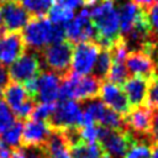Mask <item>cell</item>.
<instances>
[{"instance_id":"obj_1","label":"cell","mask_w":158,"mask_h":158,"mask_svg":"<svg viewBox=\"0 0 158 158\" xmlns=\"http://www.w3.org/2000/svg\"><path fill=\"white\" fill-rule=\"evenodd\" d=\"M91 22L96 30V43L101 48L109 49L120 35V19L118 9L115 5V0H99L93 5H86Z\"/></svg>"},{"instance_id":"obj_2","label":"cell","mask_w":158,"mask_h":158,"mask_svg":"<svg viewBox=\"0 0 158 158\" xmlns=\"http://www.w3.org/2000/svg\"><path fill=\"white\" fill-rule=\"evenodd\" d=\"M101 81L94 75H78L72 70L62 77L59 86L60 100L84 101L98 98Z\"/></svg>"},{"instance_id":"obj_3","label":"cell","mask_w":158,"mask_h":158,"mask_svg":"<svg viewBox=\"0 0 158 158\" xmlns=\"http://www.w3.org/2000/svg\"><path fill=\"white\" fill-rule=\"evenodd\" d=\"M73 44L67 40L59 43L48 44L38 52L41 65L43 64L47 70L58 74L60 78L70 72Z\"/></svg>"},{"instance_id":"obj_4","label":"cell","mask_w":158,"mask_h":158,"mask_svg":"<svg viewBox=\"0 0 158 158\" xmlns=\"http://www.w3.org/2000/svg\"><path fill=\"white\" fill-rule=\"evenodd\" d=\"M52 27L53 23L46 17H31L20 31L26 48L38 53L51 44Z\"/></svg>"},{"instance_id":"obj_5","label":"cell","mask_w":158,"mask_h":158,"mask_svg":"<svg viewBox=\"0 0 158 158\" xmlns=\"http://www.w3.org/2000/svg\"><path fill=\"white\" fill-rule=\"evenodd\" d=\"M83 109L75 100H60L56 104L52 116L48 118V125L52 130H65L81 126Z\"/></svg>"},{"instance_id":"obj_6","label":"cell","mask_w":158,"mask_h":158,"mask_svg":"<svg viewBox=\"0 0 158 158\" xmlns=\"http://www.w3.org/2000/svg\"><path fill=\"white\" fill-rule=\"evenodd\" d=\"M133 137L128 131L111 130L98 125V143L112 158H123Z\"/></svg>"},{"instance_id":"obj_7","label":"cell","mask_w":158,"mask_h":158,"mask_svg":"<svg viewBox=\"0 0 158 158\" xmlns=\"http://www.w3.org/2000/svg\"><path fill=\"white\" fill-rule=\"evenodd\" d=\"M64 33H65V40L72 44H77L85 41L96 42L98 33L91 22L89 7L86 5L80 9L78 15L68 25L64 26Z\"/></svg>"},{"instance_id":"obj_8","label":"cell","mask_w":158,"mask_h":158,"mask_svg":"<svg viewBox=\"0 0 158 158\" xmlns=\"http://www.w3.org/2000/svg\"><path fill=\"white\" fill-rule=\"evenodd\" d=\"M100 49L101 47L94 41H85L73 46L72 72L78 75H89L93 72Z\"/></svg>"},{"instance_id":"obj_9","label":"cell","mask_w":158,"mask_h":158,"mask_svg":"<svg viewBox=\"0 0 158 158\" xmlns=\"http://www.w3.org/2000/svg\"><path fill=\"white\" fill-rule=\"evenodd\" d=\"M41 72V62L37 52L25 51L12 64H10L9 75L10 80L16 83H25L35 77H37Z\"/></svg>"},{"instance_id":"obj_10","label":"cell","mask_w":158,"mask_h":158,"mask_svg":"<svg viewBox=\"0 0 158 158\" xmlns=\"http://www.w3.org/2000/svg\"><path fill=\"white\" fill-rule=\"evenodd\" d=\"M152 114H153V110L144 104L130 110L128 114L125 115L126 130L131 133L133 138L143 139V138H139V136L149 137L151 125H152Z\"/></svg>"},{"instance_id":"obj_11","label":"cell","mask_w":158,"mask_h":158,"mask_svg":"<svg viewBox=\"0 0 158 158\" xmlns=\"http://www.w3.org/2000/svg\"><path fill=\"white\" fill-rule=\"evenodd\" d=\"M0 11L6 32H20L31 19L27 10L14 0H4L0 4Z\"/></svg>"},{"instance_id":"obj_12","label":"cell","mask_w":158,"mask_h":158,"mask_svg":"<svg viewBox=\"0 0 158 158\" xmlns=\"http://www.w3.org/2000/svg\"><path fill=\"white\" fill-rule=\"evenodd\" d=\"M99 95L101 98V101L110 107L111 110H114L115 112L125 116L128 114V111L131 110V105L125 95V93L122 91V89L114 84L110 83L107 80L101 81V86H100V91Z\"/></svg>"},{"instance_id":"obj_13","label":"cell","mask_w":158,"mask_h":158,"mask_svg":"<svg viewBox=\"0 0 158 158\" xmlns=\"http://www.w3.org/2000/svg\"><path fill=\"white\" fill-rule=\"evenodd\" d=\"M52 128L47 121L27 120L22 127L21 146L25 148L30 147H44Z\"/></svg>"},{"instance_id":"obj_14","label":"cell","mask_w":158,"mask_h":158,"mask_svg":"<svg viewBox=\"0 0 158 158\" xmlns=\"http://www.w3.org/2000/svg\"><path fill=\"white\" fill-rule=\"evenodd\" d=\"M26 46L20 32H4L0 36V64H12L23 52Z\"/></svg>"},{"instance_id":"obj_15","label":"cell","mask_w":158,"mask_h":158,"mask_svg":"<svg viewBox=\"0 0 158 158\" xmlns=\"http://www.w3.org/2000/svg\"><path fill=\"white\" fill-rule=\"evenodd\" d=\"M62 78L49 70L40 72L37 75L36 99L40 102H56L59 98V86Z\"/></svg>"},{"instance_id":"obj_16","label":"cell","mask_w":158,"mask_h":158,"mask_svg":"<svg viewBox=\"0 0 158 158\" xmlns=\"http://www.w3.org/2000/svg\"><path fill=\"white\" fill-rule=\"evenodd\" d=\"M125 65L127 72L136 77H142L149 80L156 75V64L151 56L143 51L130 52L125 60Z\"/></svg>"},{"instance_id":"obj_17","label":"cell","mask_w":158,"mask_h":158,"mask_svg":"<svg viewBox=\"0 0 158 158\" xmlns=\"http://www.w3.org/2000/svg\"><path fill=\"white\" fill-rule=\"evenodd\" d=\"M149 80L142 77H131L125 80L122 84V91L125 93L131 106L137 107L146 104L147 90H148Z\"/></svg>"},{"instance_id":"obj_18","label":"cell","mask_w":158,"mask_h":158,"mask_svg":"<svg viewBox=\"0 0 158 158\" xmlns=\"http://www.w3.org/2000/svg\"><path fill=\"white\" fill-rule=\"evenodd\" d=\"M143 10L137 6L132 0L131 1H125L120 7H118V19H120V31H121V37L127 35L132 27L136 25L138 19L141 17Z\"/></svg>"},{"instance_id":"obj_19","label":"cell","mask_w":158,"mask_h":158,"mask_svg":"<svg viewBox=\"0 0 158 158\" xmlns=\"http://www.w3.org/2000/svg\"><path fill=\"white\" fill-rule=\"evenodd\" d=\"M28 99H31V96L27 94L25 86L21 83L10 81L9 85L5 88V90L2 91V100L7 104L11 111L16 110Z\"/></svg>"},{"instance_id":"obj_20","label":"cell","mask_w":158,"mask_h":158,"mask_svg":"<svg viewBox=\"0 0 158 158\" xmlns=\"http://www.w3.org/2000/svg\"><path fill=\"white\" fill-rule=\"evenodd\" d=\"M69 153L72 158H101L105 152L102 151L101 146L95 143H84L80 142L69 148Z\"/></svg>"},{"instance_id":"obj_21","label":"cell","mask_w":158,"mask_h":158,"mask_svg":"<svg viewBox=\"0 0 158 158\" xmlns=\"http://www.w3.org/2000/svg\"><path fill=\"white\" fill-rule=\"evenodd\" d=\"M111 64H112V59H111L110 51L106 48H101L99 52V56L96 58V62L94 64V68H93L94 77L96 79H99L100 81H104L109 74Z\"/></svg>"},{"instance_id":"obj_22","label":"cell","mask_w":158,"mask_h":158,"mask_svg":"<svg viewBox=\"0 0 158 158\" xmlns=\"http://www.w3.org/2000/svg\"><path fill=\"white\" fill-rule=\"evenodd\" d=\"M22 122L20 120L15 121L11 126H9L4 132H1V141L11 148L21 147V137H22Z\"/></svg>"},{"instance_id":"obj_23","label":"cell","mask_w":158,"mask_h":158,"mask_svg":"<svg viewBox=\"0 0 158 158\" xmlns=\"http://www.w3.org/2000/svg\"><path fill=\"white\" fill-rule=\"evenodd\" d=\"M152 144L153 143L151 141L133 138V141L131 142L130 147L127 148L123 158H149Z\"/></svg>"},{"instance_id":"obj_24","label":"cell","mask_w":158,"mask_h":158,"mask_svg":"<svg viewBox=\"0 0 158 158\" xmlns=\"http://www.w3.org/2000/svg\"><path fill=\"white\" fill-rule=\"evenodd\" d=\"M74 19V11L60 5H54L48 11V20L54 25L65 26Z\"/></svg>"},{"instance_id":"obj_25","label":"cell","mask_w":158,"mask_h":158,"mask_svg":"<svg viewBox=\"0 0 158 158\" xmlns=\"http://www.w3.org/2000/svg\"><path fill=\"white\" fill-rule=\"evenodd\" d=\"M52 6L53 0H30L25 9L32 17H44Z\"/></svg>"},{"instance_id":"obj_26","label":"cell","mask_w":158,"mask_h":158,"mask_svg":"<svg viewBox=\"0 0 158 158\" xmlns=\"http://www.w3.org/2000/svg\"><path fill=\"white\" fill-rule=\"evenodd\" d=\"M128 78V72L126 69L125 63H112L111 68L109 70V74L106 77L107 81L114 83L116 85H122L125 80Z\"/></svg>"},{"instance_id":"obj_27","label":"cell","mask_w":158,"mask_h":158,"mask_svg":"<svg viewBox=\"0 0 158 158\" xmlns=\"http://www.w3.org/2000/svg\"><path fill=\"white\" fill-rule=\"evenodd\" d=\"M56 109V102H40L35 105L33 111L31 114L32 120L37 121H48Z\"/></svg>"},{"instance_id":"obj_28","label":"cell","mask_w":158,"mask_h":158,"mask_svg":"<svg viewBox=\"0 0 158 158\" xmlns=\"http://www.w3.org/2000/svg\"><path fill=\"white\" fill-rule=\"evenodd\" d=\"M146 105L149 106L152 110H158V75L157 74L149 79Z\"/></svg>"},{"instance_id":"obj_29","label":"cell","mask_w":158,"mask_h":158,"mask_svg":"<svg viewBox=\"0 0 158 158\" xmlns=\"http://www.w3.org/2000/svg\"><path fill=\"white\" fill-rule=\"evenodd\" d=\"M147 15V21L151 28V35L152 40L158 43V0L146 11Z\"/></svg>"},{"instance_id":"obj_30","label":"cell","mask_w":158,"mask_h":158,"mask_svg":"<svg viewBox=\"0 0 158 158\" xmlns=\"http://www.w3.org/2000/svg\"><path fill=\"white\" fill-rule=\"evenodd\" d=\"M15 116L7 104L0 98V133L4 132L9 126L15 122Z\"/></svg>"},{"instance_id":"obj_31","label":"cell","mask_w":158,"mask_h":158,"mask_svg":"<svg viewBox=\"0 0 158 158\" xmlns=\"http://www.w3.org/2000/svg\"><path fill=\"white\" fill-rule=\"evenodd\" d=\"M80 139L84 143H95L98 142V125L89 123L79 126Z\"/></svg>"},{"instance_id":"obj_32","label":"cell","mask_w":158,"mask_h":158,"mask_svg":"<svg viewBox=\"0 0 158 158\" xmlns=\"http://www.w3.org/2000/svg\"><path fill=\"white\" fill-rule=\"evenodd\" d=\"M33 107H35V99H28L27 101H25L21 106H19L16 110L12 111L14 116H16L17 118L20 120H23V118H27L31 116L32 111H33Z\"/></svg>"},{"instance_id":"obj_33","label":"cell","mask_w":158,"mask_h":158,"mask_svg":"<svg viewBox=\"0 0 158 158\" xmlns=\"http://www.w3.org/2000/svg\"><path fill=\"white\" fill-rule=\"evenodd\" d=\"M56 1H57V5L64 6L73 11L77 9H81L86 5V0H56Z\"/></svg>"},{"instance_id":"obj_34","label":"cell","mask_w":158,"mask_h":158,"mask_svg":"<svg viewBox=\"0 0 158 158\" xmlns=\"http://www.w3.org/2000/svg\"><path fill=\"white\" fill-rule=\"evenodd\" d=\"M149 138H151L152 143H158V110H153V114H152V125H151Z\"/></svg>"},{"instance_id":"obj_35","label":"cell","mask_w":158,"mask_h":158,"mask_svg":"<svg viewBox=\"0 0 158 158\" xmlns=\"http://www.w3.org/2000/svg\"><path fill=\"white\" fill-rule=\"evenodd\" d=\"M9 83H10L9 70L6 69L5 65H1L0 64V94H2V91L9 85Z\"/></svg>"},{"instance_id":"obj_36","label":"cell","mask_w":158,"mask_h":158,"mask_svg":"<svg viewBox=\"0 0 158 158\" xmlns=\"http://www.w3.org/2000/svg\"><path fill=\"white\" fill-rule=\"evenodd\" d=\"M11 153H12V148L5 144L0 139V158H11Z\"/></svg>"},{"instance_id":"obj_37","label":"cell","mask_w":158,"mask_h":158,"mask_svg":"<svg viewBox=\"0 0 158 158\" xmlns=\"http://www.w3.org/2000/svg\"><path fill=\"white\" fill-rule=\"evenodd\" d=\"M137 6H139L143 11H147L157 0H132Z\"/></svg>"},{"instance_id":"obj_38","label":"cell","mask_w":158,"mask_h":158,"mask_svg":"<svg viewBox=\"0 0 158 158\" xmlns=\"http://www.w3.org/2000/svg\"><path fill=\"white\" fill-rule=\"evenodd\" d=\"M11 158H27V154H26V148H25V147H17V148H12Z\"/></svg>"},{"instance_id":"obj_39","label":"cell","mask_w":158,"mask_h":158,"mask_svg":"<svg viewBox=\"0 0 158 158\" xmlns=\"http://www.w3.org/2000/svg\"><path fill=\"white\" fill-rule=\"evenodd\" d=\"M48 158H72V156L69 153V149H63L60 152H57V153L49 156Z\"/></svg>"},{"instance_id":"obj_40","label":"cell","mask_w":158,"mask_h":158,"mask_svg":"<svg viewBox=\"0 0 158 158\" xmlns=\"http://www.w3.org/2000/svg\"><path fill=\"white\" fill-rule=\"evenodd\" d=\"M151 58L153 59V62H154V64H156V74L158 75V47L152 52Z\"/></svg>"},{"instance_id":"obj_41","label":"cell","mask_w":158,"mask_h":158,"mask_svg":"<svg viewBox=\"0 0 158 158\" xmlns=\"http://www.w3.org/2000/svg\"><path fill=\"white\" fill-rule=\"evenodd\" d=\"M149 158H158V143H153L151 147V157Z\"/></svg>"},{"instance_id":"obj_42","label":"cell","mask_w":158,"mask_h":158,"mask_svg":"<svg viewBox=\"0 0 158 158\" xmlns=\"http://www.w3.org/2000/svg\"><path fill=\"white\" fill-rule=\"evenodd\" d=\"M5 32V28H4V23H2V17H1V11H0V36Z\"/></svg>"},{"instance_id":"obj_43","label":"cell","mask_w":158,"mask_h":158,"mask_svg":"<svg viewBox=\"0 0 158 158\" xmlns=\"http://www.w3.org/2000/svg\"><path fill=\"white\" fill-rule=\"evenodd\" d=\"M14 1L19 2V4H20V5H22L23 7H26V6H27V4L30 2V0H14Z\"/></svg>"},{"instance_id":"obj_44","label":"cell","mask_w":158,"mask_h":158,"mask_svg":"<svg viewBox=\"0 0 158 158\" xmlns=\"http://www.w3.org/2000/svg\"><path fill=\"white\" fill-rule=\"evenodd\" d=\"M99 0H86V5H93L95 2H98Z\"/></svg>"},{"instance_id":"obj_45","label":"cell","mask_w":158,"mask_h":158,"mask_svg":"<svg viewBox=\"0 0 158 158\" xmlns=\"http://www.w3.org/2000/svg\"><path fill=\"white\" fill-rule=\"evenodd\" d=\"M101 158H112V157H111V156H109V154H106V153H105V154H104V156H102V157H101Z\"/></svg>"},{"instance_id":"obj_46","label":"cell","mask_w":158,"mask_h":158,"mask_svg":"<svg viewBox=\"0 0 158 158\" xmlns=\"http://www.w3.org/2000/svg\"><path fill=\"white\" fill-rule=\"evenodd\" d=\"M2 1H4V0H0V4H1V2H2Z\"/></svg>"}]
</instances>
